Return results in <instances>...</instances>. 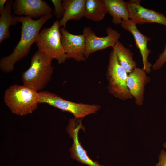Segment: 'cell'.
Instances as JSON below:
<instances>
[{
  "label": "cell",
  "instance_id": "603a6c76",
  "mask_svg": "<svg viewBox=\"0 0 166 166\" xmlns=\"http://www.w3.org/2000/svg\"><path fill=\"white\" fill-rule=\"evenodd\" d=\"M163 146L164 148H166V142L164 144Z\"/></svg>",
  "mask_w": 166,
  "mask_h": 166
},
{
  "label": "cell",
  "instance_id": "7a4b0ae2",
  "mask_svg": "<svg viewBox=\"0 0 166 166\" xmlns=\"http://www.w3.org/2000/svg\"><path fill=\"white\" fill-rule=\"evenodd\" d=\"M52 60L45 53L37 51L31 57L30 66L22 74L23 85L38 92L44 89L53 73Z\"/></svg>",
  "mask_w": 166,
  "mask_h": 166
},
{
  "label": "cell",
  "instance_id": "44dd1931",
  "mask_svg": "<svg viewBox=\"0 0 166 166\" xmlns=\"http://www.w3.org/2000/svg\"><path fill=\"white\" fill-rule=\"evenodd\" d=\"M159 161L156 166H166V152L164 150H162L159 156Z\"/></svg>",
  "mask_w": 166,
  "mask_h": 166
},
{
  "label": "cell",
  "instance_id": "52a82bcc",
  "mask_svg": "<svg viewBox=\"0 0 166 166\" xmlns=\"http://www.w3.org/2000/svg\"><path fill=\"white\" fill-rule=\"evenodd\" d=\"M107 35L104 37L97 36L89 26L83 29L82 34L85 38L84 55L86 59L94 52L108 47L113 48L119 41L121 34L117 31L109 27L106 29Z\"/></svg>",
  "mask_w": 166,
  "mask_h": 166
},
{
  "label": "cell",
  "instance_id": "8fae6325",
  "mask_svg": "<svg viewBox=\"0 0 166 166\" xmlns=\"http://www.w3.org/2000/svg\"><path fill=\"white\" fill-rule=\"evenodd\" d=\"M12 8L16 15L32 18H40L52 11L49 4L42 0H15L13 2Z\"/></svg>",
  "mask_w": 166,
  "mask_h": 166
},
{
  "label": "cell",
  "instance_id": "9a60e30c",
  "mask_svg": "<svg viewBox=\"0 0 166 166\" xmlns=\"http://www.w3.org/2000/svg\"><path fill=\"white\" fill-rule=\"evenodd\" d=\"M108 13L112 18V22L120 24L122 20L129 19L127 3L123 0H104Z\"/></svg>",
  "mask_w": 166,
  "mask_h": 166
},
{
  "label": "cell",
  "instance_id": "3957f363",
  "mask_svg": "<svg viewBox=\"0 0 166 166\" xmlns=\"http://www.w3.org/2000/svg\"><path fill=\"white\" fill-rule=\"evenodd\" d=\"M38 92L23 85H14L5 91L4 101L11 112L23 116L32 113L38 103Z\"/></svg>",
  "mask_w": 166,
  "mask_h": 166
},
{
  "label": "cell",
  "instance_id": "9c48e42d",
  "mask_svg": "<svg viewBox=\"0 0 166 166\" xmlns=\"http://www.w3.org/2000/svg\"><path fill=\"white\" fill-rule=\"evenodd\" d=\"M140 2L139 0H130L127 2L131 21L136 25L156 23L166 26V16L163 13L143 7Z\"/></svg>",
  "mask_w": 166,
  "mask_h": 166
},
{
  "label": "cell",
  "instance_id": "277c9868",
  "mask_svg": "<svg viewBox=\"0 0 166 166\" xmlns=\"http://www.w3.org/2000/svg\"><path fill=\"white\" fill-rule=\"evenodd\" d=\"M128 73L119 63L116 52L113 49L109 54L106 72L107 88L110 94L122 101L133 98L127 86Z\"/></svg>",
  "mask_w": 166,
  "mask_h": 166
},
{
  "label": "cell",
  "instance_id": "e0dca14e",
  "mask_svg": "<svg viewBox=\"0 0 166 166\" xmlns=\"http://www.w3.org/2000/svg\"><path fill=\"white\" fill-rule=\"evenodd\" d=\"M108 13L104 0H86L84 17L95 22L103 20Z\"/></svg>",
  "mask_w": 166,
  "mask_h": 166
},
{
  "label": "cell",
  "instance_id": "7c38bea8",
  "mask_svg": "<svg viewBox=\"0 0 166 166\" xmlns=\"http://www.w3.org/2000/svg\"><path fill=\"white\" fill-rule=\"evenodd\" d=\"M121 26L125 30L131 33L133 35L136 46L141 53L143 67L142 69L147 73L151 71L152 65L148 60L151 50L148 48L147 43L151 38L142 34L137 28L136 25L130 19L122 20L120 24Z\"/></svg>",
  "mask_w": 166,
  "mask_h": 166
},
{
  "label": "cell",
  "instance_id": "8992f818",
  "mask_svg": "<svg viewBox=\"0 0 166 166\" xmlns=\"http://www.w3.org/2000/svg\"><path fill=\"white\" fill-rule=\"evenodd\" d=\"M38 93L39 103L47 104L63 111L71 113L77 119L95 113L101 108L98 104L77 103L66 100L56 94L47 91H41Z\"/></svg>",
  "mask_w": 166,
  "mask_h": 166
},
{
  "label": "cell",
  "instance_id": "30bf717a",
  "mask_svg": "<svg viewBox=\"0 0 166 166\" xmlns=\"http://www.w3.org/2000/svg\"><path fill=\"white\" fill-rule=\"evenodd\" d=\"M60 30L61 42L67 59H73L77 62L85 61L84 36L82 34H72L62 27L60 28Z\"/></svg>",
  "mask_w": 166,
  "mask_h": 166
},
{
  "label": "cell",
  "instance_id": "ac0fdd59",
  "mask_svg": "<svg viewBox=\"0 0 166 166\" xmlns=\"http://www.w3.org/2000/svg\"><path fill=\"white\" fill-rule=\"evenodd\" d=\"M115 51L121 65L128 73L132 72L136 67L137 63L134 60L133 53L128 48L125 47L118 41L113 48Z\"/></svg>",
  "mask_w": 166,
  "mask_h": 166
},
{
  "label": "cell",
  "instance_id": "5bb4252c",
  "mask_svg": "<svg viewBox=\"0 0 166 166\" xmlns=\"http://www.w3.org/2000/svg\"><path fill=\"white\" fill-rule=\"evenodd\" d=\"M86 0H63L62 4L64 10L63 17L59 21L60 27L65 28L70 20L78 21L84 17Z\"/></svg>",
  "mask_w": 166,
  "mask_h": 166
},
{
  "label": "cell",
  "instance_id": "2e32d148",
  "mask_svg": "<svg viewBox=\"0 0 166 166\" xmlns=\"http://www.w3.org/2000/svg\"><path fill=\"white\" fill-rule=\"evenodd\" d=\"M13 1L7 0L5 9L0 16V43L10 37V26L16 25L18 22L11 14V7Z\"/></svg>",
  "mask_w": 166,
  "mask_h": 166
},
{
  "label": "cell",
  "instance_id": "6da1fadb",
  "mask_svg": "<svg viewBox=\"0 0 166 166\" xmlns=\"http://www.w3.org/2000/svg\"><path fill=\"white\" fill-rule=\"evenodd\" d=\"M12 15L18 22L22 23V30L20 40L12 52L0 59V69L6 73L12 72L14 69L15 64L28 55L41 29L53 16L51 13L37 20H33L30 17Z\"/></svg>",
  "mask_w": 166,
  "mask_h": 166
},
{
  "label": "cell",
  "instance_id": "4fadbf2b",
  "mask_svg": "<svg viewBox=\"0 0 166 166\" xmlns=\"http://www.w3.org/2000/svg\"><path fill=\"white\" fill-rule=\"evenodd\" d=\"M146 73L142 69L136 67L128 75L127 81L129 92L139 106L143 104L145 86L150 80Z\"/></svg>",
  "mask_w": 166,
  "mask_h": 166
},
{
  "label": "cell",
  "instance_id": "7402d4cb",
  "mask_svg": "<svg viewBox=\"0 0 166 166\" xmlns=\"http://www.w3.org/2000/svg\"><path fill=\"white\" fill-rule=\"evenodd\" d=\"M7 0H0V13L1 14L4 11L5 6L4 5Z\"/></svg>",
  "mask_w": 166,
  "mask_h": 166
},
{
  "label": "cell",
  "instance_id": "ffe728a7",
  "mask_svg": "<svg viewBox=\"0 0 166 166\" xmlns=\"http://www.w3.org/2000/svg\"><path fill=\"white\" fill-rule=\"evenodd\" d=\"M166 63V44L162 53L158 56V58L152 65V69L154 71L160 69Z\"/></svg>",
  "mask_w": 166,
  "mask_h": 166
},
{
  "label": "cell",
  "instance_id": "ba28073f",
  "mask_svg": "<svg viewBox=\"0 0 166 166\" xmlns=\"http://www.w3.org/2000/svg\"><path fill=\"white\" fill-rule=\"evenodd\" d=\"M71 118L69 120L66 130L69 137L73 138V144L69 150L71 157L78 162L89 166H105L100 164L98 162L93 161L88 156L87 151L81 146L78 139V132L83 129L81 119Z\"/></svg>",
  "mask_w": 166,
  "mask_h": 166
},
{
  "label": "cell",
  "instance_id": "5b68a950",
  "mask_svg": "<svg viewBox=\"0 0 166 166\" xmlns=\"http://www.w3.org/2000/svg\"><path fill=\"white\" fill-rule=\"evenodd\" d=\"M60 28L59 21H55L50 27L44 28L40 31L35 43L38 50L62 64L67 59L61 42Z\"/></svg>",
  "mask_w": 166,
  "mask_h": 166
},
{
  "label": "cell",
  "instance_id": "d6986e66",
  "mask_svg": "<svg viewBox=\"0 0 166 166\" xmlns=\"http://www.w3.org/2000/svg\"><path fill=\"white\" fill-rule=\"evenodd\" d=\"M54 6L53 13L57 19L61 18L64 14V10L62 5V0H52Z\"/></svg>",
  "mask_w": 166,
  "mask_h": 166
}]
</instances>
